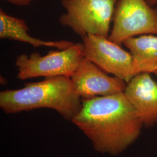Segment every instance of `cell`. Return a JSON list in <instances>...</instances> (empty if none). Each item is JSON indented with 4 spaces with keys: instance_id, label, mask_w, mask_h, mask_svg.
<instances>
[{
    "instance_id": "cell-6",
    "label": "cell",
    "mask_w": 157,
    "mask_h": 157,
    "mask_svg": "<svg viewBox=\"0 0 157 157\" xmlns=\"http://www.w3.org/2000/svg\"><path fill=\"white\" fill-rule=\"evenodd\" d=\"M82 39L84 58L106 73L123 80L127 84L137 75L131 53L108 37L90 34Z\"/></svg>"
},
{
    "instance_id": "cell-4",
    "label": "cell",
    "mask_w": 157,
    "mask_h": 157,
    "mask_svg": "<svg viewBox=\"0 0 157 157\" xmlns=\"http://www.w3.org/2000/svg\"><path fill=\"white\" fill-rule=\"evenodd\" d=\"M82 43H73L67 48L50 51L42 56L38 52L17 56V78L66 76L71 78L84 59Z\"/></svg>"
},
{
    "instance_id": "cell-13",
    "label": "cell",
    "mask_w": 157,
    "mask_h": 157,
    "mask_svg": "<svg viewBox=\"0 0 157 157\" xmlns=\"http://www.w3.org/2000/svg\"><path fill=\"white\" fill-rule=\"evenodd\" d=\"M155 75H157V72H156V73H155Z\"/></svg>"
},
{
    "instance_id": "cell-9",
    "label": "cell",
    "mask_w": 157,
    "mask_h": 157,
    "mask_svg": "<svg viewBox=\"0 0 157 157\" xmlns=\"http://www.w3.org/2000/svg\"><path fill=\"white\" fill-rule=\"evenodd\" d=\"M28 26L25 20L12 17L0 10V38L28 43L33 47H48L58 50L67 48L73 43L67 40L47 41L34 38L28 33Z\"/></svg>"
},
{
    "instance_id": "cell-3",
    "label": "cell",
    "mask_w": 157,
    "mask_h": 157,
    "mask_svg": "<svg viewBox=\"0 0 157 157\" xmlns=\"http://www.w3.org/2000/svg\"><path fill=\"white\" fill-rule=\"evenodd\" d=\"M118 0H61L66 12L60 24L83 37L87 35L108 37Z\"/></svg>"
},
{
    "instance_id": "cell-11",
    "label": "cell",
    "mask_w": 157,
    "mask_h": 157,
    "mask_svg": "<svg viewBox=\"0 0 157 157\" xmlns=\"http://www.w3.org/2000/svg\"><path fill=\"white\" fill-rule=\"evenodd\" d=\"M10 3L18 6H27L34 0H6Z\"/></svg>"
},
{
    "instance_id": "cell-7",
    "label": "cell",
    "mask_w": 157,
    "mask_h": 157,
    "mask_svg": "<svg viewBox=\"0 0 157 157\" xmlns=\"http://www.w3.org/2000/svg\"><path fill=\"white\" fill-rule=\"evenodd\" d=\"M71 78L75 90L82 99L124 93L127 86L123 80L109 76L84 58Z\"/></svg>"
},
{
    "instance_id": "cell-12",
    "label": "cell",
    "mask_w": 157,
    "mask_h": 157,
    "mask_svg": "<svg viewBox=\"0 0 157 157\" xmlns=\"http://www.w3.org/2000/svg\"><path fill=\"white\" fill-rule=\"evenodd\" d=\"M147 2L150 6H153L157 4V0H147Z\"/></svg>"
},
{
    "instance_id": "cell-8",
    "label": "cell",
    "mask_w": 157,
    "mask_h": 157,
    "mask_svg": "<svg viewBox=\"0 0 157 157\" xmlns=\"http://www.w3.org/2000/svg\"><path fill=\"white\" fill-rule=\"evenodd\" d=\"M124 94L144 126L150 127L157 124V83L150 73L135 76L127 84Z\"/></svg>"
},
{
    "instance_id": "cell-2",
    "label": "cell",
    "mask_w": 157,
    "mask_h": 157,
    "mask_svg": "<svg viewBox=\"0 0 157 157\" xmlns=\"http://www.w3.org/2000/svg\"><path fill=\"white\" fill-rule=\"evenodd\" d=\"M82 105V98L75 90L71 78L66 76L45 78L40 82L26 83L22 89L0 93V107L7 114L46 108L71 121Z\"/></svg>"
},
{
    "instance_id": "cell-5",
    "label": "cell",
    "mask_w": 157,
    "mask_h": 157,
    "mask_svg": "<svg viewBox=\"0 0 157 157\" xmlns=\"http://www.w3.org/2000/svg\"><path fill=\"white\" fill-rule=\"evenodd\" d=\"M112 22L108 38L119 45L136 36L157 35V8L147 0H118Z\"/></svg>"
},
{
    "instance_id": "cell-1",
    "label": "cell",
    "mask_w": 157,
    "mask_h": 157,
    "mask_svg": "<svg viewBox=\"0 0 157 157\" xmlns=\"http://www.w3.org/2000/svg\"><path fill=\"white\" fill-rule=\"evenodd\" d=\"M82 100L71 121L96 151L117 155L138 139L144 125L124 93Z\"/></svg>"
},
{
    "instance_id": "cell-10",
    "label": "cell",
    "mask_w": 157,
    "mask_h": 157,
    "mask_svg": "<svg viewBox=\"0 0 157 157\" xmlns=\"http://www.w3.org/2000/svg\"><path fill=\"white\" fill-rule=\"evenodd\" d=\"M124 45L133 56L137 75L157 72V36L145 34L125 40Z\"/></svg>"
}]
</instances>
